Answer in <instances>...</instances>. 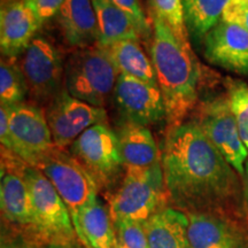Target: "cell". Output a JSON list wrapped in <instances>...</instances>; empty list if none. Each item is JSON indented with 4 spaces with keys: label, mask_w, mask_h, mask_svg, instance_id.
<instances>
[{
    "label": "cell",
    "mask_w": 248,
    "mask_h": 248,
    "mask_svg": "<svg viewBox=\"0 0 248 248\" xmlns=\"http://www.w3.org/2000/svg\"><path fill=\"white\" fill-rule=\"evenodd\" d=\"M117 137L125 169H150L161 164V152L147 126L125 123Z\"/></svg>",
    "instance_id": "obj_18"
},
{
    "label": "cell",
    "mask_w": 248,
    "mask_h": 248,
    "mask_svg": "<svg viewBox=\"0 0 248 248\" xmlns=\"http://www.w3.org/2000/svg\"><path fill=\"white\" fill-rule=\"evenodd\" d=\"M35 168L48 178L66 203L77 233L80 213L97 199V183L73 154L62 147L54 146L38 161Z\"/></svg>",
    "instance_id": "obj_6"
},
{
    "label": "cell",
    "mask_w": 248,
    "mask_h": 248,
    "mask_svg": "<svg viewBox=\"0 0 248 248\" xmlns=\"http://www.w3.org/2000/svg\"><path fill=\"white\" fill-rule=\"evenodd\" d=\"M161 167L170 207L217 217L248 238L243 178L194 122L167 130Z\"/></svg>",
    "instance_id": "obj_1"
},
{
    "label": "cell",
    "mask_w": 248,
    "mask_h": 248,
    "mask_svg": "<svg viewBox=\"0 0 248 248\" xmlns=\"http://www.w3.org/2000/svg\"><path fill=\"white\" fill-rule=\"evenodd\" d=\"M0 140H1V146L9 150L11 130H9V114L6 106H1L0 108Z\"/></svg>",
    "instance_id": "obj_31"
},
{
    "label": "cell",
    "mask_w": 248,
    "mask_h": 248,
    "mask_svg": "<svg viewBox=\"0 0 248 248\" xmlns=\"http://www.w3.org/2000/svg\"><path fill=\"white\" fill-rule=\"evenodd\" d=\"M229 99L237 120L240 138L248 150V86L243 83L233 84L230 88Z\"/></svg>",
    "instance_id": "obj_26"
},
{
    "label": "cell",
    "mask_w": 248,
    "mask_h": 248,
    "mask_svg": "<svg viewBox=\"0 0 248 248\" xmlns=\"http://www.w3.org/2000/svg\"><path fill=\"white\" fill-rule=\"evenodd\" d=\"M49 248H68V247H63V246H51Z\"/></svg>",
    "instance_id": "obj_35"
},
{
    "label": "cell",
    "mask_w": 248,
    "mask_h": 248,
    "mask_svg": "<svg viewBox=\"0 0 248 248\" xmlns=\"http://www.w3.org/2000/svg\"><path fill=\"white\" fill-rule=\"evenodd\" d=\"M150 248H191L185 213L164 207L144 223Z\"/></svg>",
    "instance_id": "obj_19"
},
{
    "label": "cell",
    "mask_w": 248,
    "mask_h": 248,
    "mask_svg": "<svg viewBox=\"0 0 248 248\" xmlns=\"http://www.w3.org/2000/svg\"><path fill=\"white\" fill-rule=\"evenodd\" d=\"M40 27L24 0H1L0 48L2 58L20 57L35 38Z\"/></svg>",
    "instance_id": "obj_15"
},
{
    "label": "cell",
    "mask_w": 248,
    "mask_h": 248,
    "mask_svg": "<svg viewBox=\"0 0 248 248\" xmlns=\"http://www.w3.org/2000/svg\"><path fill=\"white\" fill-rule=\"evenodd\" d=\"M113 98L126 123L146 126L167 117L159 86L147 84L131 76L120 74Z\"/></svg>",
    "instance_id": "obj_13"
},
{
    "label": "cell",
    "mask_w": 248,
    "mask_h": 248,
    "mask_svg": "<svg viewBox=\"0 0 248 248\" xmlns=\"http://www.w3.org/2000/svg\"><path fill=\"white\" fill-rule=\"evenodd\" d=\"M192 122L199 126L217 151L243 178L248 150L240 138L229 95L198 104L193 110Z\"/></svg>",
    "instance_id": "obj_9"
},
{
    "label": "cell",
    "mask_w": 248,
    "mask_h": 248,
    "mask_svg": "<svg viewBox=\"0 0 248 248\" xmlns=\"http://www.w3.org/2000/svg\"><path fill=\"white\" fill-rule=\"evenodd\" d=\"M29 93L24 75L16 59L2 58L0 64V102L1 106H13L24 102Z\"/></svg>",
    "instance_id": "obj_24"
},
{
    "label": "cell",
    "mask_w": 248,
    "mask_h": 248,
    "mask_svg": "<svg viewBox=\"0 0 248 248\" xmlns=\"http://www.w3.org/2000/svg\"><path fill=\"white\" fill-rule=\"evenodd\" d=\"M105 48L110 54L120 74L159 86L152 59L145 54L138 40H121Z\"/></svg>",
    "instance_id": "obj_22"
},
{
    "label": "cell",
    "mask_w": 248,
    "mask_h": 248,
    "mask_svg": "<svg viewBox=\"0 0 248 248\" xmlns=\"http://www.w3.org/2000/svg\"><path fill=\"white\" fill-rule=\"evenodd\" d=\"M241 248H248V241H247L246 244H244V245H243V247H241Z\"/></svg>",
    "instance_id": "obj_36"
},
{
    "label": "cell",
    "mask_w": 248,
    "mask_h": 248,
    "mask_svg": "<svg viewBox=\"0 0 248 248\" xmlns=\"http://www.w3.org/2000/svg\"><path fill=\"white\" fill-rule=\"evenodd\" d=\"M233 1L240 2V4H244V5H246L247 7H248V0H233Z\"/></svg>",
    "instance_id": "obj_33"
},
{
    "label": "cell",
    "mask_w": 248,
    "mask_h": 248,
    "mask_svg": "<svg viewBox=\"0 0 248 248\" xmlns=\"http://www.w3.org/2000/svg\"><path fill=\"white\" fill-rule=\"evenodd\" d=\"M191 248H241L248 241L233 225L217 217L202 214H186Z\"/></svg>",
    "instance_id": "obj_17"
},
{
    "label": "cell",
    "mask_w": 248,
    "mask_h": 248,
    "mask_svg": "<svg viewBox=\"0 0 248 248\" xmlns=\"http://www.w3.org/2000/svg\"><path fill=\"white\" fill-rule=\"evenodd\" d=\"M204 57L210 63L248 76V31L221 20L204 37Z\"/></svg>",
    "instance_id": "obj_14"
},
{
    "label": "cell",
    "mask_w": 248,
    "mask_h": 248,
    "mask_svg": "<svg viewBox=\"0 0 248 248\" xmlns=\"http://www.w3.org/2000/svg\"><path fill=\"white\" fill-rule=\"evenodd\" d=\"M151 57L157 85L162 93L168 128L184 123L199 101L202 66L184 42L166 23L152 16Z\"/></svg>",
    "instance_id": "obj_2"
},
{
    "label": "cell",
    "mask_w": 248,
    "mask_h": 248,
    "mask_svg": "<svg viewBox=\"0 0 248 248\" xmlns=\"http://www.w3.org/2000/svg\"><path fill=\"white\" fill-rule=\"evenodd\" d=\"M17 62L30 97L37 104L47 105L64 90L66 60L61 49L48 37L36 35Z\"/></svg>",
    "instance_id": "obj_7"
},
{
    "label": "cell",
    "mask_w": 248,
    "mask_h": 248,
    "mask_svg": "<svg viewBox=\"0 0 248 248\" xmlns=\"http://www.w3.org/2000/svg\"><path fill=\"white\" fill-rule=\"evenodd\" d=\"M166 203L168 200L159 164L150 169L126 168L120 186L109 198L108 210L114 223H145Z\"/></svg>",
    "instance_id": "obj_5"
},
{
    "label": "cell",
    "mask_w": 248,
    "mask_h": 248,
    "mask_svg": "<svg viewBox=\"0 0 248 248\" xmlns=\"http://www.w3.org/2000/svg\"><path fill=\"white\" fill-rule=\"evenodd\" d=\"M222 20L239 24L248 31V7L246 5L240 4V2L230 0L224 13H223Z\"/></svg>",
    "instance_id": "obj_30"
},
{
    "label": "cell",
    "mask_w": 248,
    "mask_h": 248,
    "mask_svg": "<svg viewBox=\"0 0 248 248\" xmlns=\"http://www.w3.org/2000/svg\"><path fill=\"white\" fill-rule=\"evenodd\" d=\"M23 178L32 202V224L24 237L36 246L70 247L78 240L66 203L39 169L26 163Z\"/></svg>",
    "instance_id": "obj_3"
},
{
    "label": "cell",
    "mask_w": 248,
    "mask_h": 248,
    "mask_svg": "<svg viewBox=\"0 0 248 248\" xmlns=\"http://www.w3.org/2000/svg\"><path fill=\"white\" fill-rule=\"evenodd\" d=\"M46 120L55 146L66 148L73 144L85 130L105 123L106 110L70 95L62 90L46 105Z\"/></svg>",
    "instance_id": "obj_11"
},
{
    "label": "cell",
    "mask_w": 248,
    "mask_h": 248,
    "mask_svg": "<svg viewBox=\"0 0 248 248\" xmlns=\"http://www.w3.org/2000/svg\"><path fill=\"white\" fill-rule=\"evenodd\" d=\"M77 237L86 248H119L115 225L109 210L98 198L80 213Z\"/></svg>",
    "instance_id": "obj_20"
},
{
    "label": "cell",
    "mask_w": 248,
    "mask_h": 248,
    "mask_svg": "<svg viewBox=\"0 0 248 248\" xmlns=\"http://www.w3.org/2000/svg\"><path fill=\"white\" fill-rule=\"evenodd\" d=\"M152 16L162 21L184 42H188L182 0H150Z\"/></svg>",
    "instance_id": "obj_25"
},
{
    "label": "cell",
    "mask_w": 248,
    "mask_h": 248,
    "mask_svg": "<svg viewBox=\"0 0 248 248\" xmlns=\"http://www.w3.org/2000/svg\"><path fill=\"white\" fill-rule=\"evenodd\" d=\"M2 248H21V247H17V246H4Z\"/></svg>",
    "instance_id": "obj_34"
},
{
    "label": "cell",
    "mask_w": 248,
    "mask_h": 248,
    "mask_svg": "<svg viewBox=\"0 0 248 248\" xmlns=\"http://www.w3.org/2000/svg\"><path fill=\"white\" fill-rule=\"evenodd\" d=\"M117 8L121 9L124 14H126L131 18L136 26L139 28L141 35L144 38H146L151 35L152 31L150 21L145 14L144 9H142L139 0H110Z\"/></svg>",
    "instance_id": "obj_28"
},
{
    "label": "cell",
    "mask_w": 248,
    "mask_h": 248,
    "mask_svg": "<svg viewBox=\"0 0 248 248\" xmlns=\"http://www.w3.org/2000/svg\"><path fill=\"white\" fill-rule=\"evenodd\" d=\"M92 4L100 29L99 45L106 47L121 40L139 42L140 38H144L136 23L110 0H92Z\"/></svg>",
    "instance_id": "obj_21"
},
{
    "label": "cell",
    "mask_w": 248,
    "mask_h": 248,
    "mask_svg": "<svg viewBox=\"0 0 248 248\" xmlns=\"http://www.w3.org/2000/svg\"><path fill=\"white\" fill-rule=\"evenodd\" d=\"M119 248H150L144 223L121 221L114 223Z\"/></svg>",
    "instance_id": "obj_27"
},
{
    "label": "cell",
    "mask_w": 248,
    "mask_h": 248,
    "mask_svg": "<svg viewBox=\"0 0 248 248\" xmlns=\"http://www.w3.org/2000/svg\"><path fill=\"white\" fill-rule=\"evenodd\" d=\"M9 114L11 147L24 162L36 167L55 145L48 128L45 110L33 102L6 106Z\"/></svg>",
    "instance_id": "obj_10"
},
{
    "label": "cell",
    "mask_w": 248,
    "mask_h": 248,
    "mask_svg": "<svg viewBox=\"0 0 248 248\" xmlns=\"http://www.w3.org/2000/svg\"><path fill=\"white\" fill-rule=\"evenodd\" d=\"M70 153L91 175L99 188L111 187L125 170L117 133L105 123L85 130L70 145Z\"/></svg>",
    "instance_id": "obj_8"
},
{
    "label": "cell",
    "mask_w": 248,
    "mask_h": 248,
    "mask_svg": "<svg viewBox=\"0 0 248 248\" xmlns=\"http://www.w3.org/2000/svg\"><path fill=\"white\" fill-rule=\"evenodd\" d=\"M243 187H244V198L245 202H246V207L248 210V159L245 163V172L243 176Z\"/></svg>",
    "instance_id": "obj_32"
},
{
    "label": "cell",
    "mask_w": 248,
    "mask_h": 248,
    "mask_svg": "<svg viewBox=\"0 0 248 248\" xmlns=\"http://www.w3.org/2000/svg\"><path fill=\"white\" fill-rule=\"evenodd\" d=\"M55 17L64 43L71 49L95 45L100 40L92 0H66Z\"/></svg>",
    "instance_id": "obj_16"
},
{
    "label": "cell",
    "mask_w": 248,
    "mask_h": 248,
    "mask_svg": "<svg viewBox=\"0 0 248 248\" xmlns=\"http://www.w3.org/2000/svg\"><path fill=\"white\" fill-rule=\"evenodd\" d=\"M26 163L13 152L1 146V215L8 224L22 232L23 235L32 224V202L29 187L22 175Z\"/></svg>",
    "instance_id": "obj_12"
},
{
    "label": "cell",
    "mask_w": 248,
    "mask_h": 248,
    "mask_svg": "<svg viewBox=\"0 0 248 248\" xmlns=\"http://www.w3.org/2000/svg\"><path fill=\"white\" fill-rule=\"evenodd\" d=\"M120 71L104 46L71 49L64 68V90L95 107L106 106L114 95Z\"/></svg>",
    "instance_id": "obj_4"
},
{
    "label": "cell",
    "mask_w": 248,
    "mask_h": 248,
    "mask_svg": "<svg viewBox=\"0 0 248 248\" xmlns=\"http://www.w3.org/2000/svg\"><path fill=\"white\" fill-rule=\"evenodd\" d=\"M31 9L40 26L47 22L49 18L57 16L66 0H24Z\"/></svg>",
    "instance_id": "obj_29"
},
{
    "label": "cell",
    "mask_w": 248,
    "mask_h": 248,
    "mask_svg": "<svg viewBox=\"0 0 248 248\" xmlns=\"http://www.w3.org/2000/svg\"><path fill=\"white\" fill-rule=\"evenodd\" d=\"M187 31L195 38H204L222 20L230 0H182Z\"/></svg>",
    "instance_id": "obj_23"
}]
</instances>
